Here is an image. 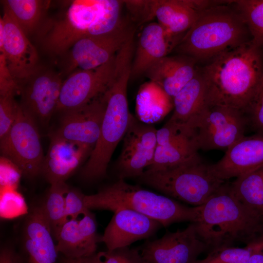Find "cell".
I'll use <instances>...</instances> for the list:
<instances>
[{
  "instance_id": "obj_37",
  "label": "cell",
  "mask_w": 263,
  "mask_h": 263,
  "mask_svg": "<svg viewBox=\"0 0 263 263\" xmlns=\"http://www.w3.org/2000/svg\"><path fill=\"white\" fill-rule=\"evenodd\" d=\"M7 190L5 191L4 193L3 192L2 195H1L0 213L3 212L6 209H7V211L8 208H10V213H14V210H12L14 209L17 215V213L19 214V212L16 210L17 208L20 211L21 209L25 210V208L22 198L15 192L14 190H12V191L10 190Z\"/></svg>"
},
{
  "instance_id": "obj_41",
  "label": "cell",
  "mask_w": 263,
  "mask_h": 263,
  "mask_svg": "<svg viewBox=\"0 0 263 263\" xmlns=\"http://www.w3.org/2000/svg\"><path fill=\"white\" fill-rule=\"evenodd\" d=\"M256 244H257V245H262V244H263V239H262V240L258 242H256L255 243H254Z\"/></svg>"
},
{
  "instance_id": "obj_4",
  "label": "cell",
  "mask_w": 263,
  "mask_h": 263,
  "mask_svg": "<svg viewBox=\"0 0 263 263\" xmlns=\"http://www.w3.org/2000/svg\"><path fill=\"white\" fill-rule=\"evenodd\" d=\"M251 40L248 27L232 0L200 11L174 50L198 61H207Z\"/></svg>"
},
{
  "instance_id": "obj_7",
  "label": "cell",
  "mask_w": 263,
  "mask_h": 263,
  "mask_svg": "<svg viewBox=\"0 0 263 263\" xmlns=\"http://www.w3.org/2000/svg\"><path fill=\"white\" fill-rule=\"evenodd\" d=\"M137 179L168 197L195 207L204 204L225 183L199 154L172 168L146 169Z\"/></svg>"
},
{
  "instance_id": "obj_15",
  "label": "cell",
  "mask_w": 263,
  "mask_h": 263,
  "mask_svg": "<svg viewBox=\"0 0 263 263\" xmlns=\"http://www.w3.org/2000/svg\"><path fill=\"white\" fill-rule=\"evenodd\" d=\"M105 94L82 107L61 113L59 126L52 133L64 140L94 148L99 136L106 108Z\"/></svg>"
},
{
  "instance_id": "obj_17",
  "label": "cell",
  "mask_w": 263,
  "mask_h": 263,
  "mask_svg": "<svg viewBox=\"0 0 263 263\" xmlns=\"http://www.w3.org/2000/svg\"><path fill=\"white\" fill-rule=\"evenodd\" d=\"M113 212L101 236L109 251L148 239L163 227L158 221L132 209L119 208Z\"/></svg>"
},
{
  "instance_id": "obj_35",
  "label": "cell",
  "mask_w": 263,
  "mask_h": 263,
  "mask_svg": "<svg viewBox=\"0 0 263 263\" xmlns=\"http://www.w3.org/2000/svg\"><path fill=\"white\" fill-rule=\"evenodd\" d=\"M85 194L80 191L69 187L65 195V215L67 220L78 218L90 210L85 206Z\"/></svg>"
},
{
  "instance_id": "obj_16",
  "label": "cell",
  "mask_w": 263,
  "mask_h": 263,
  "mask_svg": "<svg viewBox=\"0 0 263 263\" xmlns=\"http://www.w3.org/2000/svg\"><path fill=\"white\" fill-rule=\"evenodd\" d=\"M23 82L22 106L35 119L47 124L56 111L63 82L60 74L38 68Z\"/></svg>"
},
{
  "instance_id": "obj_20",
  "label": "cell",
  "mask_w": 263,
  "mask_h": 263,
  "mask_svg": "<svg viewBox=\"0 0 263 263\" xmlns=\"http://www.w3.org/2000/svg\"><path fill=\"white\" fill-rule=\"evenodd\" d=\"M217 3L206 0H149V21L155 18L169 35L180 37L191 27L200 11Z\"/></svg>"
},
{
  "instance_id": "obj_14",
  "label": "cell",
  "mask_w": 263,
  "mask_h": 263,
  "mask_svg": "<svg viewBox=\"0 0 263 263\" xmlns=\"http://www.w3.org/2000/svg\"><path fill=\"white\" fill-rule=\"evenodd\" d=\"M156 132L132 117L117 163L118 179L137 178L150 165L157 146Z\"/></svg>"
},
{
  "instance_id": "obj_40",
  "label": "cell",
  "mask_w": 263,
  "mask_h": 263,
  "mask_svg": "<svg viewBox=\"0 0 263 263\" xmlns=\"http://www.w3.org/2000/svg\"><path fill=\"white\" fill-rule=\"evenodd\" d=\"M247 245L251 249L248 263H263V244H252Z\"/></svg>"
},
{
  "instance_id": "obj_19",
  "label": "cell",
  "mask_w": 263,
  "mask_h": 263,
  "mask_svg": "<svg viewBox=\"0 0 263 263\" xmlns=\"http://www.w3.org/2000/svg\"><path fill=\"white\" fill-rule=\"evenodd\" d=\"M263 166V135L244 136L229 147L222 158L211 165L224 181L237 178Z\"/></svg>"
},
{
  "instance_id": "obj_5",
  "label": "cell",
  "mask_w": 263,
  "mask_h": 263,
  "mask_svg": "<svg viewBox=\"0 0 263 263\" xmlns=\"http://www.w3.org/2000/svg\"><path fill=\"white\" fill-rule=\"evenodd\" d=\"M132 59L120 55L115 59L113 83L105 93L106 108L98 139L81 171L87 181L104 177L113 153L123 140L133 116L127 99L128 82L131 78Z\"/></svg>"
},
{
  "instance_id": "obj_25",
  "label": "cell",
  "mask_w": 263,
  "mask_h": 263,
  "mask_svg": "<svg viewBox=\"0 0 263 263\" xmlns=\"http://www.w3.org/2000/svg\"><path fill=\"white\" fill-rule=\"evenodd\" d=\"M173 101L174 111L169 121L180 124L192 121L207 106L206 85L200 68Z\"/></svg>"
},
{
  "instance_id": "obj_1",
  "label": "cell",
  "mask_w": 263,
  "mask_h": 263,
  "mask_svg": "<svg viewBox=\"0 0 263 263\" xmlns=\"http://www.w3.org/2000/svg\"><path fill=\"white\" fill-rule=\"evenodd\" d=\"M200 68L207 105L235 108L244 113L259 89L263 53L251 40L206 61Z\"/></svg>"
},
{
  "instance_id": "obj_34",
  "label": "cell",
  "mask_w": 263,
  "mask_h": 263,
  "mask_svg": "<svg viewBox=\"0 0 263 263\" xmlns=\"http://www.w3.org/2000/svg\"><path fill=\"white\" fill-rule=\"evenodd\" d=\"M99 253L102 263H144L139 248L127 246Z\"/></svg>"
},
{
  "instance_id": "obj_39",
  "label": "cell",
  "mask_w": 263,
  "mask_h": 263,
  "mask_svg": "<svg viewBox=\"0 0 263 263\" xmlns=\"http://www.w3.org/2000/svg\"><path fill=\"white\" fill-rule=\"evenodd\" d=\"M56 263H102L99 252L91 256L77 259H70L59 254Z\"/></svg>"
},
{
  "instance_id": "obj_22",
  "label": "cell",
  "mask_w": 263,
  "mask_h": 263,
  "mask_svg": "<svg viewBox=\"0 0 263 263\" xmlns=\"http://www.w3.org/2000/svg\"><path fill=\"white\" fill-rule=\"evenodd\" d=\"M53 236L40 206L34 208L24 226V263H56L59 253Z\"/></svg>"
},
{
  "instance_id": "obj_2",
  "label": "cell",
  "mask_w": 263,
  "mask_h": 263,
  "mask_svg": "<svg viewBox=\"0 0 263 263\" xmlns=\"http://www.w3.org/2000/svg\"><path fill=\"white\" fill-rule=\"evenodd\" d=\"M197 221V234L206 245L208 253L213 250L246 245L263 237V216L242 205L232 194L230 184L225 183L203 205Z\"/></svg>"
},
{
  "instance_id": "obj_10",
  "label": "cell",
  "mask_w": 263,
  "mask_h": 263,
  "mask_svg": "<svg viewBox=\"0 0 263 263\" xmlns=\"http://www.w3.org/2000/svg\"><path fill=\"white\" fill-rule=\"evenodd\" d=\"M115 55L96 68L77 70L63 81L56 112L82 107L104 94L113 79Z\"/></svg>"
},
{
  "instance_id": "obj_23",
  "label": "cell",
  "mask_w": 263,
  "mask_h": 263,
  "mask_svg": "<svg viewBox=\"0 0 263 263\" xmlns=\"http://www.w3.org/2000/svg\"><path fill=\"white\" fill-rule=\"evenodd\" d=\"M182 37L169 35L158 22L144 27L132 59L131 78L144 74L152 65L173 50Z\"/></svg>"
},
{
  "instance_id": "obj_21",
  "label": "cell",
  "mask_w": 263,
  "mask_h": 263,
  "mask_svg": "<svg viewBox=\"0 0 263 263\" xmlns=\"http://www.w3.org/2000/svg\"><path fill=\"white\" fill-rule=\"evenodd\" d=\"M41 173L50 185L65 181L89 157L93 148L60 138L52 133Z\"/></svg>"
},
{
  "instance_id": "obj_18",
  "label": "cell",
  "mask_w": 263,
  "mask_h": 263,
  "mask_svg": "<svg viewBox=\"0 0 263 263\" xmlns=\"http://www.w3.org/2000/svg\"><path fill=\"white\" fill-rule=\"evenodd\" d=\"M55 238L59 254L70 259L91 256L96 253L101 237L97 233L94 215L88 211L81 218L67 220L60 227Z\"/></svg>"
},
{
  "instance_id": "obj_38",
  "label": "cell",
  "mask_w": 263,
  "mask_h": 263,
  "mask_svg": "<svg viewBox=\"0 0 263 263\" xmlns=\"http://www.w3.org/2000/svg\"><path fill=\"white\" fill-rule=\"evenodd\" d=\"M0 263H24L20 254L13 247H2L0 252Z\"/></svg>"
},
{
  "instance_id": "obj_32",
  "label": "cell",
  "mask_w": 263,
  "mask_h": 263,
  "mask_svg": "<svg viewBox=\"0 0 263 263\" xmlns=\"http://www.w3.org/2000/svg\"><path fill=\"white\" fill-rule=\"evenodd\" d=\"M244 113L248 127L255 133L263 135V74L257 93Z\"/></svg>"
},
{
  "instance_id": "obj_24",
  "label": "cell",
  "mask_w": 263,
  "mask_h": 263,
  "mask_svg": "<svg viewBox=\"0 0 263 263\" xmlns=\"http://www.w3.org/2000/svg\"><path fill=\"white\" fill-rule=\"evenodd\" d=\"M197 62L185 55L167 56L152 65L144 75L173 99L195 76L198 69Z\"/></svg>"
},
{
  "instance_id": "obj_36",
  "label": "cell",
  "mask_w": 263,
  "mask_h": 263,
  "mask_svg": "<svg viewBox=\"0 0 263 263\" xmlns=\"http://www.w3.org/2000/svg\"><path fill=\"white\" fill-rule=\"evenodd\" d=\"M19 89L20 86L11 74L4 55L0 51V96H15Z\"/></svg>"
},
{
  "instance_id": "obj_27",
  "label": "cell",
  "mask_w": 263,
  "mask_h": 263,
  "mask_svg": "<svg viewBox=\"0 0 263 263\" xmlns=\"http://www.w3.org/2000/svg\"><path fill=\"white\" fill-rule=\"evenodd\" d=\"M198 151L192 141L157 145L152 162L146 169L163 170L177 167L198 154Z\"/></svg>"
},
{
  "instance_id": "obj_13",
  "label": "cell",
  "mask_w": 263,
  "mask_h": 263,
  "mask_svg": "<svg viewBox=\"0 0 263 263\" xmlns=\"http://www.w3.org/2000/svg\"><path fill=\"white\" fill-rule=\"evenodd\" d=\"M3 10L0 18V51L4 55L11 74L19 83L38 68V54L10 12L5 7Z\"/></svg>"
},
{
  "instance_id": "obj_12",
  "label": "cell",
  "mask_w": 263,
  "mask_h": 263,
  "mask_svg": "<svg viewBox=\"0 0 263 263\" xmlns=\"http://www.w3.org/2000/svg\"><path fill=\"white\" fill-rule=\"evenodd\" d=\"M139 249L144 263H193L201 254L207 252L193 223L183 230L167 232L159 239L147 240Z\"/></svg>"
},
{
  "instance_id": "obj_28",
  "label": "cell",
  "mask_w": 263,
  "mask_h": 263,
  "mask_svg": "<svg viewBox=\"0 0 263 263\" xmlns=\"http://www.w3.org/2000/svg\"><path fill=\"white\" fill-rule=\"evenodd\" d=\"M50 1L39 0H2L6 8L28 36L37 29Z\"/></svg>"
},
{
  "instance_id": "obj_31",
  "label": "cell",
  "mask_w": 263,
  "mask_h": 263,
  "mask_svg": "<svg viewBox=\"0 0 263 263\" xmlns=\"http://www.w3.org/2000/svg\"><path fill=\"white\" fill-rule=\"evenodd\" d=\"M251 252L248 245L223 247L209 252L205 258L193 263H248Z\"/></svg>"
},
{
  "instance_id": "obj_11",
  "label": "cell",
  "mask_w": 263,
  "mask_h": 263,
  "mask_svg": "<svg viewBox=\"0 0 263 263\" xmlns=\"http://www.w3.org/2000/svg\"><path fill=\"white\" fill-rule=\"evenodd\" d=\"M134 34V30L123 21L109 33L80 39L69 50L66 72L91 70L106 63Z\"/></svg>"
},
{
  "instance_id": "obj_29",
  "label": "cell",
  "mask_w": 263,
  "mask_h": 263,
  "mask_svg": "<svg viewBox=\"0 0 263 263\" xmlns=\"http://www.w3.org/2000/svg\"><path fill=\"white\" fill-rule=\"evenodd\" d=\"M68 188L65 182L51 184L44 201L40 206L54 237L67 221L65 195Z\"/></svg>"
},
{
  "instance_id": "obj_6",
  "label": "cell",
  "mask_w": 263,
  "mask_h": 263,
  "mask_svg": "<svg viewBox=\"0 0 263 263\" xmlns=\"http://www.w3.org/2000/svg\"><path fill=\"white\" fill-rule=\"evenodd\" d=\"M84 200L89 210L114 212L119 208L130 209L158 221L164 227L176 223L196 222L201 208L200 206H187L169 197L130 184L121 179L95 194L85 195Z\"/></svg>"
},
{
  "instance_id": "obj_8",
  "label": "cell",
  "mask_w": 263,
  "mask_h": 263,
  "mask_svg": "<svg viewBox=\"0 0 263 263\" xmlns=\"http://www.w3.org/2000/svg\"><path fill=\"white\" fill-rule=\"evenodd\" d=\"M193 131L198 150H225L245 136L248 127L244 113L223 105H207L186 124Z\"/></svg>"
},
{
  "instance_id": "obj_33",
  "label": "cell",
  "mask_w": 263,
  "mask_h": 263,
  "mask_svg": "<svg viewBox=\"0 0 263 263\" xmlns=\"http://www.w3.org/2000/svg\"><path fill=\"white\" fill-rule=\"evenodd\" d=\"M19 104L14 95L0 96V139L4 137L13 126L17 116Z\"/></svg>"
},
{
  "instance_id": "obj_3",
  "label": "cell",
  "mask_w": 263,
  "mask_h": 263,
  "mask_svg": "<svg viewBox=\"0 0 263 263\" xmlns=\"http://www.w3.org/2000/svg\"><path fill=\"white\" fill-rule=\"evenodd\" d=\"M68 3L64 12L47 21L40 32L42 46L53 56L64 55L81 38L109 33L123 21L124 1L75 0Z\"/></svg>"
},
{
  "instance_id": "obj_26",
  "label": "cell",
  "mask_w": 263,
  "mask_h": 263,
  "mask_svg": "<svg viewBox=\"0 0 263 263\" xmlns=\"http://www.w3.org/2000/svg\"><path fill=\"white\" fill-rule=\"evenodd\" d=\"M230 187L242 205L263 216V166L236 178Z\"/></svg>"
},
{
  "instance_id": "obj_30",
  "label": "cell",
  "mask_w": 263,
  "mask_h": 263,
  "mask_svg": "<svg viewBox=\"0 0 263 263\" xmlns=\"http://www.w3.org/2000/svg\"><path fill=\"white\" fill-rule=\"evenodd\" d=\"M244 19L251 39L263 53V0H232Z\"/></svg>"
},
{
  "instance_id": "obj_9",
  "label": "cell",
  "mask_w": 263,
  "mask_h": 263,
  "mask_svg": "<svg viewBox=\"0 0 263 263\" xmlns=\"http://www.w3.org/2000/svg\"><path fill=\"white\" fill-rule=\"evenodd\" d=\"M1 153L28 178L40 174L44 157L35 119L19 105L16 120L0 139Z\"/></svg>"
}]
</instances>
